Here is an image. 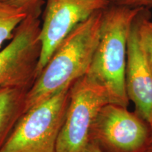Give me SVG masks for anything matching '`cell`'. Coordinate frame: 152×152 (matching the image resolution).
<instances>
[{
  "mask_svg": "<svg viewBox=\"0 0 152 152\" xmlns=\"http://www.w3.org/2000/svg\"><path fill=\"white\" fill-rule=\"evenodd\" d=\"M104 10L77 25L58 45L28 90L25 111L87 73L99 40Z\"/></svg>",
  "mask_w": 152,
  "mask_h": 152,
  "instance_id": "1",
  "label": "cell"
},
{
  "mask_svg": "<svg viewBox=\"0 0 152 152\" xmlns=\"http://www.w3.org/2000/svg\"><path fill=\"white\" fill-rule=\"evenodd\" d=\"M142 9L114 4L104 9L99 40L86 74L105 90L109 103L125 107L130 102L125 87L129 37L133 22Z\"/></svg>",
  "mask_w": 152,
  "mask_h": 152,
  "instance_id": "2",
  "label": "cell"
},
{
  "mask_svg": "<svg viewBox=\"0 0 152 152\" xmlns=\"http://www.w3.org/2000/svg\"><path fill=\"white\" fill-rule=\"evenodd\" d=\"M71 85L25 111L0 152H56Z\"/></svg>",
  "mask_w": 152,
  "mask_h": 152,
  "instance_id": "3",
  "label": "cell"
},
{
  "mask_svg": "<svg viewBox=\"0 0 152 152\" xmlns=\"http://www.w3.org/2000/svg\"><path fill=\"white\" fill-rule=\"evenodd\" d=\"M42 7L28 13L11 42L0 51V90L32 86L42 51Z\"/></svg>",
  "mask_w": 152,
  "mask_h": 152,
  "instance_id": "4",
  "label": "cell"
},
{
  "mask_svg": "<svg viewBox=\"0 0 152 152\" xmlns=\"http://www.w3.org/2000/svg\"><path fill=\"white\" fill-rule=\"evenodd\" d=\"M109 103L106 91L85 75L70 88L65 117L56 142V152H83L90 142L96 115Z\"/></svg>",
  "mask_w": 152,
  "mask_h": 152,
  "instance_id": "5",
  "label": "cell"
},
{
  "mask_svg": "<svg viewBox=\"0 0 152 152\" xmlns=\"http://www.w3.org/2000/svg\"><path fill=\"white\" fill-rule=\"evenodd\" d=\"M90 141L104 152H144L152 144V129L136 112L108 103L93 123Z\"/></svg>",
  "mask_w": 152,
  "mask_h": 152,
  "instance_id": "6",
  "label": "cell"
},
{
  "mask_svg": "<svg viewBox=\"0 0 152 152\" xmlns=\"http://www.w3.org/2000/svg\"><path fill=\"white\" fill-rule=\"evenodd\" d=\"M111 4L109 0H47L42 13L39 75L58 45L80 23Z\"/></svg>",
  "mask_w": 152,
  "mask_h": 152,
  "instance_id": "7",
  "label": "cell"
},
{
  "mask_svg": "<svg viewBox=\"0 0 152 152\" xmlns=\"http://www.w3.org/2000/svg\"><path fill=\"white\" fill-rule=\"evenodd\" d=\"M125 87L129 101L135 106L136 113L145 120L152 129V71L139 41L137 16L133 22L129 37Z\"/></svg>",
  "mask_w": 152,
  "mask_h": 152,
  "instance_id": "8",
  "label": "cell"
},
{
  "mask_svg": "<svg viewBox=\"0 0 152 152\" xmlns=\"http://www.w3.org/2000/svg\"><path fill=\"white\" fill-rule=\"evenodd\" d=\"M28 89L0 90V149L25 111Z\"/></svg>",
  "mask_w": 152,
  "mask_h": 152,
  "instance_id": "9",
  "label": "cell"
},
{
  "mask_svg": "<svg viewBox=\"0 0 152 152\" xmlns=\"http://www.w3.org/2000/svg\"><path fill=\"white\" fill-rule=\"evenodd\" d=\"M28 14L24 9L0 2V49L6 41L12 39L15 30Z\"/></svg>",
  "mask_w": 152,
  "mask_h": 152,
  "instance_id": "10",
  "label": "cell"
},
{
  "mask_svg": "<svg viewBox=\"0 0 152 152\" xmlns=\"http://www.w3.org/2000/svg\"><path fill=\"white\" fill-rule=\"evenodd\" d=\"M137 33L142 52L152 71V20L149 9H142L137 15Z\"/></svg>",
  "mask_w": 152,
  "mask_h": 152,
  "instance_id": "11",
  "label": "cell"
},
{
  "mask_svg": "<svg viewBox=\"0 0 152 152\" xmlns=\"http://www.w3.org/2000/svg\"><path fill=\"white\" fill-rule=\"evenodd\" d=\"M0 2L15 8L24 9L28 13L33 11L37 7H42L45 4L43 0H0Z\"/></svg>",
  "mask_w": 152,
  "mask_h": 152,
  "instance_id": "12",
  "label": "cell"
},
{
  "mask_svg": "<svg viewBox=\"0 0 152 152\" xmlns=\"http://www.w3.org/2000/svg\"><path fill=\"white\" fill-rule=\"evenodd\" d=\"M111 4L128 7L130 9H144L152 8V0H109Z\"/></svg>",
  "mask_w": 152,
  "mask_h": 152,
  "instance_id": "13",
  "label": "cell"
},
{
  "mask_svg": "<svg viewBox=\"0 0 152 152\" xmlns=\"http://www.w3.org/2000/svg\"><path fill=\"white\" fill-rule=\"evenodd\" d=\"M83 152H104L94 142L90 141Z\"/></svg>",
  "mask_w": 152,
  "mask_h": 152,
  "instance_id": "14",
  "label": "cell"
},
{
  "mask_svg": "<svg viewBox=\"0 0 152 152\" xmlns=\"http://www.w3.org/2000/svg\"><path fill=\"white\" fill-rule=\"evenodd\" d=\"M144 152H152V144L150 146L149 148H148L147 150H146L145 151H144Z\"/></svg>",
  "mask_w": 152,
  "mask_h": 152,
  "instance_id": "15",
  "label": "cell"
}]
</instances>
